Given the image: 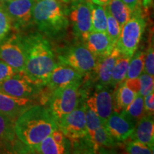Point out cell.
I'll return each instance as SVG.
<instances>
[{
	"label": "cell",
	"instance_id": "obj_1",
	"mask_svg": "<svg viewBox=\"0 0 154 154\" xmlns=\"http://www.w3.org/2000/svg\"><path fill=\"white\" fill-rule=\"evenodd\" d=\"M25 51L24 73L30 79L45 86L57 66L55 54L49 40L39 32L22 36Z\"/></svg>",
	"mask_w": 154,
	"mask_h": 154
},
{
	"label": "cell",
	"instance_id": "obj_2",
	"mask_svg": "<svg viewBox=\"0 0 154 154\" xmlns=\"http://www.w3.org/2000/svg\"><path fill=\"white\" fill-rule=\"evenodd\" d=\"M58 128L55 119L47 108L33 105L14 123L15 135L29 151Z\"/></svg>",
	"mask_w": 154,
	"mask_h": 154
},
{
	"label": "cell",
	"instance_id": "obj_3",
	"mask_svg": "<svg viewBox=\"0 0 154 154\" xmlns=\"http://www.w3.org/2000/svg\"><path fill=\"white\" fill-rule=\"evenodd\" d=\"M33 21L43 35L59 38L69 28L68 9L61 0H35Z\"/></svg>",
	"mask_w": 154,
	"mask_h": 154
},
{
	"label": "cell",
	"instance_id": "obj_4",
	"mask_svg": "<svg viewBox=\"0 0 154 154\" xmlns=\"http://www.w3.org/2000/svg\"><path fill=\"white\" fill-rule=\"evenodd\" d=\"M82 81L61 86L51 92L49 109L57 123L79 106L82 94L80 88Z\"/></svg>",
	"mask_w": 154,
	"mask_h": 154
},
{
	"label": "cell",
	"instance_id": "obj_5",
	"mask_svg": "<svg viewBox=\"0 0 154 154\" xmlns=\"http://www.w3.org/2000/svg\"><path fill=\"white\" fill-rule=\"evenodd\" d=\"M146 26L141 8L132 12L128 21L121 27L115 47L122 56L131 58L137 50Z\"/></svg>",
	"mask_w": 154,
	"mask_h": 154
},
{
	"label": "cell",
	"instance_id": "obj_6",
	"mask_svg": "<svg viewBox=\"0 0 154 154\" xmlns=\"http://www.w3.org/2000/svg\"><path fill=\"white\" fill-rule=\"evenodd\" d=\"M57 57L59 63L68 65L85 75L94 72L98 59L82 44L58 48Z\"/></svg>",
	"mask_w": 154,
	"mask_h": 154
},
{
	"label": "cell",
	"instance_id": "obj_7",
	"mask_svg": "<svg viewBox=\"0 0 154 154\" xmlns=\"http://www.w3.org/2000/svg\"><path fill=\"white\" fill-rule=\"evenodd\" d=\"M43 87L30 79L24 72H17L0 84V92L17 98L33 99L41 93Z\"/></svg>",
	"mask_w": 154,
	"mask_h": 154
},
{
	"label": "cell",
	"instance_id": "obj_8",
	"mask_svg": "<svg viewBox=\"0 0 154 154\" xmlns=\"http://www.w3.org/2000/svg\"><path fill=\"white\" fill-rule=\"evenodd\" d=\"M69 19L71 21L76 37L85 41L91 32V17L89 0H76L67 7Z\"/></svg>",
	"mask_w": 154,
	"mask_h": 154
},
{
	"label": "cell",
	"instance_id": "obj_9",
	"mask_svg": "<svg viewBox=\"0 0 154 154\" xmlns=\"http://www.w3.org/2000/svg\"><path fill=\"white\" fill-rule=\"evenodd\" d=\"M86 104L79 106L76 109L65 115L57 122L58 128L68 139L79 140L88 136L85 118Z\"/></svg>",
	"mask_w": 154,
	"mask_h": 154
},
{
	"label": "cell",
	"instance_id": "obj_10",
	"mask_svg": "<svg viewBox=\"0 0 154 154\" xmlns=\"http://www.w3.org/2000/svg\"><path fill=\"white\" fill-rule=\"evenodd\" d=\"M0 59L5 61L17 72H24L25 51L22 36L12 34L6 37L0 44Z\"/></svg>",
	"mask_w": 154,
	"mask_h": 154
},
{
	"label": "cell",
	"instance_id": "obj_11",
	"mask_svg": "<svg viewBox=\"0 0 154 154\" xmlns=\"http://www.w3.org/2000/svg\"><path fill=\"white\" fill-rule=\"evenodd\" d=\"M34 2L35 0H9L2 2L11 19L12 28L21 30L34 24Z\"/></svg>",
	"mask_w": 154,
	"mask_h": 154
},
{
	"label": "cell",
	"instance_id": "obj_12",
	"mask_svg": "<svg viewBox=\"0 0 154 154\" xmlns=\"http://www.w3.org/2000/svg\"><path fill=\"white\" fill-rule=\"evenodd\" d=\"M110 86L98 85L86 103L99 116L103 124L113 111V92Z\"/></svg>",
	"mask_w": 154,
	"mask_h": 154
},
{
	"label": "cell",
	"instance_id": "obj_13",
	"mask_svg": "<svg viewBox=\"0 0 154 154\" xmlns=\"http://www.w3.org/2000/svg\"><path fill=\"white\" fill-rule=\"evenodd\" d=\"M136 122L127 116L124 111H113L103 126L108 133L117 141H124L130 138Z\"/></svg>",
	"mask_w": 154,
	"mask_h": 154
},
{
	"label": "cell",
	"instance_id": "obj_14",
	"mask_svg": "<svg viewBox=\"0 0 154 154\" xmlns=\"http://www.w3.org/2000/svg\"><path fill=\"white\" fill-rule=\"evenodd\" d=\"M84 76V74L77 72L72 67L58 62L50 74L45 86L52 92L61 86L82 81Z\"/></svg>",
	"mask_w": 154,
	"mask_h": 154
},
{
	"label": "cell",
	"instance_id": "obj_15",
	"mask_svg": "<svg viewBox=\"0 0 154 154\" xmlns=\"http://www.w3.org/2000/svg\"><path fill=\"white\" fill-rule=\"evenodd\" d=\"M33 105L32 99L17 98L0 92V113L14 121Z\"/></svg>",
	"mask_w": 154,
	"mask_h": 154
},
{
	"label": "cell",
	"instance_id": "obj_16",
	"mask_svg": "<svg viewBox=\"0 0 154 154\" xmlns=\"http://www.w3.org/2000/svg\"><path fill=\"white\" fill-rule=\"evenodd\" d=\"M84 42V45L97 59L110 54L115 47L106 32H91Z\"/></svg>",
	"mask_w": 154,
	"mask_h": 154
},
{
	"label": "cell",
	"instance_id": "obj_17",
	"mask_svg": "<svg viewBox=\"0 0 154 154\" xmlns=\"http://www.w3.org/2000/svg\"><path fill=\"white\" fill-rule=\"evenodd\" d=\"M121 55L119 50L115 47L110 54L98 59L97 65L94 71L97 75L98 85L110 86L113 69Z\"/></svg>",
	"mask_w": 154,
	"mask_h": 154
},
{
	"label": "cell",
	"instance_id": "obj_18",
	"mask_svg": "<svg viewBox=\"0 0 154 154\" xmlns=\"http://www.w3.org/2000/svg\"><path fill=\"white\" fill-rule=\"evenodd\" d=\"M132 140L140 142L153 148L154 121L153 115L145 114L136 124L130 136Z\"/></svg>",
	"mask_w": 154,
	"mask_h": 154
},
{
	"label": "cell",
	"instance_id": "obj_19",
	"mask_svg": "<svg viewBox=\"0 0 154 154\" xmlns=\"http://www.w3.org/2000/svg\"><path fill=\"white\" fill-rule=\"evenodd\" d=\"M117 86L118 88L113 92V110L120 113L134 101L137 94L128 87L124 82Z\"/></svg>",
	"mask_w": 154,
	"mask_h": 154
},
{
	"label": "cell",
	"instance_id": "obj_20",
	"mask_svg": "<svg viewBox=\"0 0 154 154\" xmlns=\"http://www.w3.org/2000/svg\"><path fill=\"white\" fill-rule=\"evenodd\" d=\"M70 151L71 145H63L57 143L52 136L49 135L29 151L32 153L39 154H63L70 153Z\"/></svg>",
	"mask_w": 154,
	"mask_h": 154
},
{
	"label": "cell",
	"instance_id": "obj_21",
	"mask_svg": "<svg viewBox=\"0 0 154 154\" xmlns=\"http://www.w3.org/2000/svg\"><path fill=\"white\" fill-rule=\"evenodd\" d=\"M91 17V32H106L107 16L105 6H101L90 2Z\"/></svg>",
	"mask_w": 154,
	"mask_h": 154
},
{
	"label": "cell",
	"instance_id": "obj_22",
	"mask_svg": "<svg viewBox=\"0 0 154 154\" xmlns=\"http://www.w3.org/2000/svg\"><path fill=\"white\" fill-rule=\"evenodd\" d=\"M106 7L121 27L132 15V11L122 0H111Z\"/></svg>",
	"mask_w": 154,
	"mask_h": 154
},
{
	"label": "cell",
	"instance_id": "obj_23",
	"mask_svg": "<svg viewBox=\"0 0 154 154\" xmlns=\"http://www.w3.org/2000/svg\"><path fill=\"white\" fill-rule=\"evenodd\" d=\"M130 59L129 57L121 55L116 61L114 68L113 69L110 82V86L112 88L117 86L118 84L125 80Z\"/></svg>",
	"mask_w": 154,
	"mask_h": 154
},
{
	"label": "cell",
	"instance_id": "obj_24",
	"mask_svg": "<svg viewBox=\"0 0 154 154\" xmlns=\"http://www.w3.org/2000/svg\"><path fill=\"white\" fill-rule=\"evenodd\" d=\"M15 121L0 113V144L10 143L14 140Z\"/></svg>",
	"mask_w": 154,
	"mask_h": 154
},
{
	"label": "cell",
	"instance_id": "obj_25",
	"mask_svg": "<svg viewBox=\"0 0 154 154\" xmlns=\"http://www.w3.org/2000/svg\"><path fill=\"white\" fill-rule=\"evenodd\" d=\"M145 53L142 51H136L131 57L128 71L125 79L138 78L143 72Z\"/></svg>",
	"mask_w": 154,
	"mask_h": 154
},
{
	"label": "cell",
	"instance_id": "obj_26",
	"mask_svg": "<svg viewBox=\"0 0 154 154\" xmlns=\"http://www.w3.org/2000/svg\"><path fill=\"white\" fill-rule=\"evenodd\" d=\"M91 140L94 144L95 152L97 151L100 147L111 148L116 145V140L108 133L103 126L96 131Z\"/></svg>",
	"mask_w": 154,
	"mask_h": 154
},
{
	"label": "cell",
	"instance_id": "obj_27",
	"mask_svg": "<svg viewBox=\"0 0 154 154\" xmlns=\"http://www.w3.org/2000/svg\"><path fill=\"white\" fill-rule=\"evenodd\" d=\"M123 111L135 122H138L146 114L143 96L137 94L134 101Z\"/></svg>",
	"mask_w": 154,
	"mask_h": 154
},
{
	"label": "cell",
	"instance_id": "obj_28",
	"mask_svg": "<svg viewBox=\"0 0 154 154\" xmlns=\"http://www.w3.org/2000/svg\"><path fill=\"white\" fill-rule=\"evenodd\" d=\"M85 118L88 135L90 138H91L96 131L103 126V122L99 116L86 104L85 107Z\"/></svg>",
	"mask_w": 154,
	"mask_h": 154
},
{
	"label": "cell",
	"instance_id": "obj_29",
	"mask_svg": "<svg viewBox=\"0 0 154 154\" xmlns=\"http://www.w3.org/2000/svg\"><path fill=\"white\" fill-rule=\"evenodd\" d=\"M105 7L107 16L106 33L109 35V38H111L113 43L116 45V42L119 38V36H120L121 26L119 24V22L116 20L114 17L110 14V12L108 10L106 6Z\"/></svg>",
	"mask_w": 154,
	"mask_h": 154
},
{
	"label": "cell",
	"instance_id": "obj_30",
	"mask_svg": "<svg viewBox=\"0 0 154 154\" xmlns=\"http://www.w3.org/2000/svg\"><path fill=\"white\" fill-rule=\"evenodd\" d=\"M11 28V19L4 8L2 4L0 2V44L7 37Z\"/></svg>",
	"mask_w": 154,
	"mask_h": 154
},
{
	"label": "cell",
	"instance_id": "obj_31",
	"mask_svg": "<svg viewBox=\"0 0 154 154\" xmlns=\"http://www.w3.org/2000/svg\"><path fill=\"white\" fill-rule=\"evenodd\" d=\"M140 82V89L138 94L141 95L143 97L152 93L154 91V79L153 76L146 74L142 73L138 76Z\"/></svg>",
	"mask_w": 154,
	"mask_h": 154
},
{
	"label": "cell",
	"instance_id": "obj_32",
	"mask_svg": "<svg viewBox=\"0 0 154 154\" xmlns=\"http://www.w3.org/2000/svg\"><path fill=\"white\" fill-rule=\"evenodd\" d=\"M126 151L130 154H151L153 153V148L140 142L131 140L126 144Z\"/></svg>",
	"mask_w": 154,
	"mask_h": 154
},
{
	"label": "cell",
	"instance_id": "obj_33",
	"mask_svg": "<svg viewBox=\"0 0 154 154\" xmlns=\"http://www.w3.org/2000/svg\"><path fill=\"white\" fill-rule=\"evenodd\" d=\"M144 73L153 76L154 74V52H153V42L149 44V49L145 53V59H144Z\"/></svg>",
	"mask_w": 154,
	"mask_h": 154
},
{
	"label": "cell",
	"instance_id": "obj_34",
	"mask_svg": "<svg viewBox=\"0 0 154 154\" xmlns=\"http://www.w3.org/2000/svg\"><path fill=\"white\" fill-rule=\"evenodd\" d=\"M17 72L12 67L0 59V84L5 82L7 79L10 78Z\"/></svg>",
	"mask_w": 154,
	"mask_h": 154
},
{
	"label": "cell",
	"instance_id": "obj_35",
	"mask_svg": "<svg viewBox=\"0 0 154 154\" xmlns=\"http://www.w3.org/2000/svg\"><path fill=\"white\" fill-rule=\"evenodd\" d=\"M144 111L146 114L153 115L154 111V94L153 92L143 97Z\"/></svg>",
	"mask_w": 154,
	"mask_h": 154
},
{
	"label": "cell",
	"instance_id": "obj_36",
	"mask_svg": "<svg viewBox=\"0 0 154 154\" xmlns=\"http://www.w3.org/2000/svg\"><path fill=\"white\" fill-rule=\"evenodd\" d=\"M128 7L131 9L132 12L134 11L140 9V5H141V0H122Z\"/></svg>",
	"mask_w": 154,
	"mask_h": 154
},
{
	"label": "cell",
	"instance_id": "obj_37",
	"mask_svg": "<svg viewBox=\"0 0 154 154\" xmlns=\"http://www.w3.org/2000/svg\"><path fill=\"white\" fill-rule=\"evenodd\" d=\"M152 3H153V0H141L142 6L146 11L149 10L150 7H151Z\"/></svg>",
	"mask_w": 154,
	"mask_h": 154
},
{
	"label": "cell",
	"instance_id": "obj_38",
	"mask_svg": "<svg viewBox=\"0 0 154 154\" xmlns=\"http://www.w3.org/2000/svg\"><path fill=\"white\" fill-rule=\"evenodd\" d=\"M92 3L96 4V5H99L101 6H106L108 3L111 1V0H89Z\"/></svg>",
	"mask_w": 154,
	"mask_h": 154
},
{
	"label": "cell",
	"instance_id": "obj_39",
	"mask_svg": "<svg viewBox=\"0 0 154 154\" xmlns=\"http://www.w3.org/2000/svg\"><path fill=\"white\" fill-rule=\"evenodd\" d=\"M61 2H63V3H67V4H70L71 2H74V1H76V0H61Z\"/></svg>",
	"mask_w": 154,
	"mask_h": 154
},
{
	"label": "cell",
	"instance_id": "obj_40",
	"mask_svg": "<svg viewBox=\"0 0 154 154\" xmlns=\"http://www.w3.org/2000/svg\"><path fill=\"white\" fill-rule=\"evenodd\" d=\"M7 1H9V0H0V2H7Z\"/></svg>",
	"mask_w": 154,
	"mask_h": 154
}]
</instances>
